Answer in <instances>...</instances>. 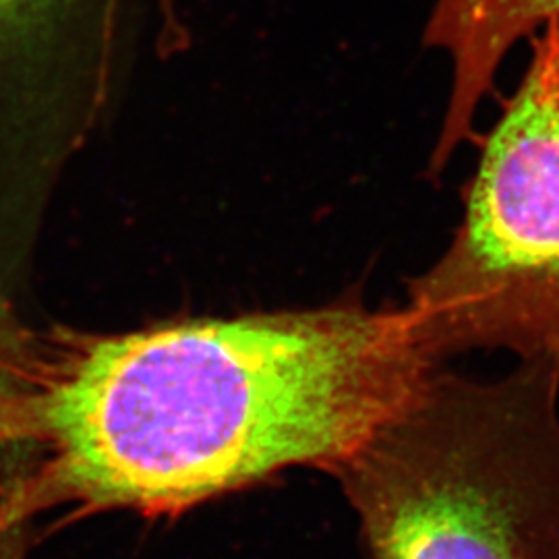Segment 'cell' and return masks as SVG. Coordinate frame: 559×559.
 Here are the masks:
<instances>
[{"label":"cell","instance_id":"obj_6","mask_svg":"<svg viewBox=\"0 0 559 559\" xmlns=\"http://www.w3.org/2000/svg\"><path fill=\"white\" fill-rule=\"evenodd\" d=\"M25 334H27V330L21 325L20 321L15 320L7 300L0 297V383L4 380V373L11 365V360L15 359Z\"/></svg>","mask_w":559,"mask_h":559},{"label":"cell","instance_id":"obj_2","mask_svg":"<svg viewBox=\"0 0 559 559\" xmlns=\"http://www.w3.org/2000/svg\"><path fill=\"white\" fill-rule=\"evenodd\" d=\"M334 473L371 559H559V369L436 367Z\"/></svg>","mask_w":559,"mask_h":559},{"label":"cell","instance_id":"obj_1","mask_svg":"<svg viewBox=\"0 0 559 559\" xmlns=\"http://www.w3.org/2000/svg\"><path fill=\"white\" fill-rule=\"evenodd\" d=\"M438 367L402 309L27 332L0 385V559L104 510L179 512L290 466L334 471Z\"/></svg>","mask_w":559,"mask_h":559},{"label":"cell","instance_id":"obj_3","mask_svg":"<svg viewBox=\"0 0 559 559\" xmlns=\"http://www.w3.org/2000/svg\"><path fill=\"white\" fill-rule=\"evenodd\" d=\"M528 44L516 92L479 140L452 242L402 307L433 362L498 348L559 369V20Z\"/></svg>","mask_w":559,"mask_h":559},{"label":"cell","instance_id":"obj_5","mask_svg":"<svg viewBox=\"0 0 559 559\" xmlns=\"http://www.w3.org/2000/svg\"><path fill=\"white\" fill-rule=\"evenodd\" d=\"M559 20V0H436L423 44L443 52L452 67L440 138L431 154L438 175L464 143L475 145L480 104L496 87L501 62L520 40Z\"/></svg>","mask_w":559,"mask_h":559},{"label":"cell","instance_id":"obj_4","mask_svg":"<svg viewBox=\"0 0 559 559\" xmlns=\"http://www.w3.org/2000/svg\"><path fill=\"white\" fill-rule=\"evenodd\" d=\"M143 0H0V235L119 108Z\"/></svg>","mask_w":559,"mask_h":559}]
</instances>
